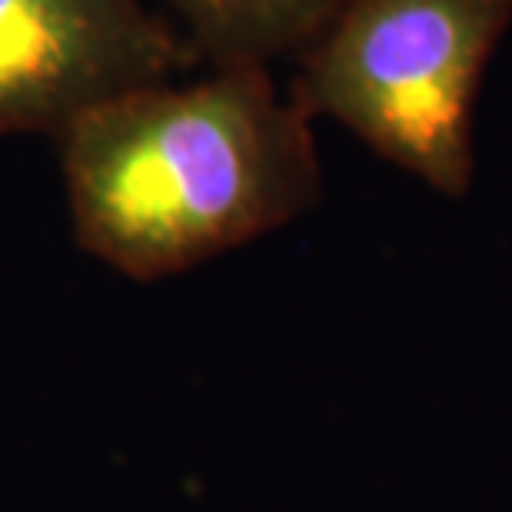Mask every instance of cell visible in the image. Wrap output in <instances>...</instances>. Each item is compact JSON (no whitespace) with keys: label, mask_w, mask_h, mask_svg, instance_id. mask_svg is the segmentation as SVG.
I'll use <instances>...</instances> for the list:
<instances>
[{"label":"cell","mask_w":512,"mask_h":512,"mask_svg":"<svg viewBox=\"0 0 512 512\" xmlns=\"http://www.w3.org/2000/svg\"><path fill=\"white\" fill-rule=\"evenodd\" d=\"M54 140L77 247L140 283L247 247L323 197L313 120L273 67L120 90Z\"/></svg>","instance_id":"cell-1"},{"label":"cell","mask_w":512,"mask_h":512,"mask_svg":"<svg viewBox=\"0 0 512 512\" xmlns=\"http://www.w3.org/2000/svg\"><path fill=\"white\" fill-rule=\"evenodd\" d=\"M512 0H346L293 60L290 100L449 200L476 177V104Z\"/></svg>","instance_id":"cell-2"},{"label":"cell","mask_w":512,"mask_h":512,"mask_svg":"<svg viewBox=\"0 0 512 512\" xmlns=\"http://www.w3.org/2000/svg\"><path fill=\"white\" fill-rule=\"evenodd\" d=\"M197 64L150 0H0V137H57L100 100Z\"/></svg>","instance_id":"cell-3"},{"label":"cell","mask_w":512,"mask_h":512,"mask_svg":"<svg viewBox=\"0 0 512 512\" xmlns=\"http://www.w3.org/2000/svg\"><path fill=\"white\" fill-rule=\"evenodd\" d=\"M200 64L273 67L296 60L346 0H150Z\"/></svg>","instance_id":"cell-4"}]
</instances>
